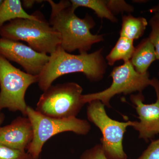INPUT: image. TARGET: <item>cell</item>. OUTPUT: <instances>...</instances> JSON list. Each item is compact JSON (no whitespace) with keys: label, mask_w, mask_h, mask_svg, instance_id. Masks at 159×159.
I'll return each instance as SVG.
<instances>
[{"label":"cell","mask_w":159,"mask_h":159,"mask_svg":"<svg viewBox=\"0 0 159 159\" xmlns=\"http://www.w3.org/2000/svg\"><path fill=\"white\" fill-rule=\"evenodd\" d=\"M51 6L50 25L61 36V47L68 53L75 51L88 53L94 44L102 41L103 35L93 34L90 30L95 25L90 16L80 18L75 14L70 1L55 3L47 1Z\"/></svg>","instance_id":"1"},{"label":"cell","mask_w":159,"mask_h":159,"mask_svg":"<svg viewBox=\"0 0 159 159\" xmlns=\"http://www.w3.org/2000/svg\"><path fill=\"white\" fill-rule=\"evenodd\" d=\"M102 53L99 50L90 54H72L59 46L50 54L48 61L38 76L39 89L45 92L58 77L72 73H82L92 82L101 80L107 70V62Z\"/></svg>","instance_id":"2"},{"label":"cell","mask_w":159,"mask_h":159,"mask_svg":"<svg viewBox=\"0 0 159 159\" xmlns=\"http://www.w3.org/2000/svg\"><path fill=\"white\" fill-rule=\"evenodd\" d=\"M2 38L23 41L39 53H53L61 45V36L45 20L16 19L0 28Z\"/></svg>","instance_id":"3"},{"label":"cell","mask_w":159,"mask_h":159,"mask_svg":"<svg viewBox=\"0 0 159 159\" xmlns=\"http://www.w3.org/2000/svg\"><path fill=\"white\" fill-rule=\"evenodd\" d=\"M27 117L32 125L33 138L27 149L33 159H39L45 143L51 137L65 132H72L85 135L91 130V125L86 120L77 117L66 119L47 116L28 106Z\"/></svg>","instance_id":"4"},{"label":"cell","mask_w":159,"mask_h":159,"mask_svg":"<svg viewBox=\"0 0 159 159\" xmlns=\"http://www.w3.org/2000/svg\"><path fill=\"white\" fill-rule=\"evenodd\" d=\"M82 87L75 82L51 85L40 97L35 110L47 116L66 119L76 117L83 106Z\"/></svg>","instance_id":"5"},{"label":"cell","mask_w":159,"mask_h":159,"mask_svg":"<svg viewBox=\"0 0 159 159\" xmlns=\"http://www.w3.org/2000/svg\"><path fill=\"white\" fill-rule=\"evenodd\" d=\"M38 80V76L16 68L0 55V112L7 109L12 112L18 111L27 116L26 92Z\"/></svg>","instance_id":"6"},{"label":"cell","mask_w":159,"mask_h":159,"mask_svg":"<svg viewBox=\"0 0 159 159\" xmlns=\"http://www.w3.org/2000/svg\"><path fill=\"white\" fill-rule=\"evenodd\" d=\"M87 114L90 122L101 131V145L108 159H128L123 149V139L126 129L134 121L119 122L111 119L106 111L105 106L99 100L89 102Z\"/></svg>","instance_id":"7"},{"label":"cell","mask_w":159,"mask_h":159,"mask_svg":"<svg viewBox=\"0 0 159 159\" xmlns=\"http://www.w3.org/2000/svg\"><path fill=\"white\" fill-rule=\"evenodd\" d=\"M110 76L112 82L108 88L98 93L83 95V101L85 104L98 100L109 108L111 99L116 95H128L136 92L142 93L148 86L155 89L159 85L157 80L150 79L148 72L141 74L137 72L130 61L114 68Z\"/></svg>","instance_id":"8"},{"label":"cell","mask_w":159,"mask_h":159,"mask_svg":"<svg viewBox=\"0 0 159 159\" xmlns=\"http://www.w3.org/2000/svg\"><path fill=\"white\" fill-rule=\"evenodd\" d=\"M0 55L17 63L26 73L38 76L48 63V54L39 53L18 41L0 38Z\"/></svg>","instance_id":"9"},{"label":"cell","mask_w":159,"mask_h":159,"mask_svg":"<svg viewBox=\"0 0 159 159\" xmlns=\"http://www.w3.org/2000/svg\"><path fill=\"white\" fill-rule=\"evenodd\" d=\"M154 89L157 100L151 104L143 102L144 97L142 93L131 96L139 119V121H134L132 127L139 132V139L146 142L159 134V86Z\"/></svg>","instance_id":"10"},{"label":"cell","mask_w":159,"mask_h":159,"mask_svg":"<svg viewBox=\"0 0 159 159\" xmlns=\"http://www.w3.org/2000/svg\"><path fill=\"white\" fill-rule=\"evenodd\" d=\"M33 138V130L27 116H19L9 124L0 127V144L26 151Z\"/></svg>","instance_id":"11"},{"label":"cell","mask_w":159,"mask_h":159,"mask_svg":"<svg viewBox=\"0 0 159 159\" xmlns=\"http://www.w3.org/2000/svg\"><path fill=\"white\" fill-rule=\"evenodd\" d=\"M157 59L155 50L149 39H145L137 46L130 61L134 68L141 74L147 73L151 64Z\"/></svg>","instance_id":"12"},{"label":"cell","mask_w":159,"mask_h":159,"mask_svg":"<svg viewBox=\"0 0 159 159\" xmlns=\"http://www.w3.org/2000/svg\"><path fill=\"white\" fill-rule=\"evenodd\" d=\"M39 17L36 15L27 13L19 0H5L0 6V28L8 21L16 19L37 20Z\"/></svg>","instance_id":"13"},{"label":"cell","mask_w":159,"mask_h":159,"mask_svg":"<svg viewBox=\"0 0 159 159\" xmlns=\"http://www.w3.org/2000/svg\"><path fill=\"white\" fill-rule=\"evenodd\" d=\"M148 22L144 18L124 16H122L120 37L133 41L138 39L144 34Z\"/></svg>","instance_id":"14"},{"label":"cell","mask_w":159,"mask_h":159,"mask_svg":"<svg viewBox=\"0 0 159 159\" xmlns=\"http://www.w3.org/2000/svg\"><path fill=\"white\" fill-rule=\"evenodd\" d=\"M134 41L125 38L120 37L115 47L106 57L107 64L113 66L117 61L122 60L124 63L130 60L135 48Z\"/></svg>","instance_id":"15"},{"label":"cell","mask_w":159,"mask_h":159,"mask_svg":"<svg viewBox=\"0 0 159 159\" xmlns=\"http://www.w3.org/2000/svg\"><path fill=\"white\" fill-rule=\"evenodd\" d=\"M72 9L76 10L79 7H86L95 11L97 16L106 18L112 22L117 21L116 17L107 6V1L103 0H71Z\"/></svg>","instance_id":"16"},{"label":"cell","mask_w":159,"mask_h":159,"mask_svg":"<svg viewBox=\"0 0 159 159\" xmlns=\"http://www.w3.org/2000/svg\"><path fill=\"white\" fill-rule=\"evenodd\" d=\"M0 159H33L27 151L9 148L0 144Z\"/></svg>","instance_id":"17"},{"label":"cell","mask_w":159,"mask_h":159,"mask_svg":"<svg viewBox=\"0 0 159 159\" xmlns=\"http://www.w3.org/2000/svg\"><path fill=\"white\" fill-rule=\"evenodd\" d=\"M152 31L148 38L155 50L157 59L159 60V13L156 14L151 20Z\"/></svg>","instance_id":"18"},{"label":"cell","mask_w":159,"mask_h":159,"mask_svg":"<svg viewBox=\"0 0 159 159\" xmlns=\"http://www.w3.org/2000/svg\"><path fill=\"white\" fill-rule=\"evenodd\" d=\"M80 159H108L106 156L101 144H97L84 151L80 155Z\"/></svg>","instance_id":"19"},{"label":"cell","mask_w":159,"mask_h":159,"mask_svg":"<svg viewBox=\"0 0 159 159\" xmlns=\"http://www.w3.org/2000/svg\"><path fill=\"white\" fill-rule=\"evenodd\" d=\"M136 159H159V139L152 141L146 149Z\"/></svg>","instance_id":"20"},{"label":"cell","mask_w":159,"mask_h":159,"mask_svg":"<svg viewBox=\"0 0 159 159\" xmlns=\"http://www.w3.org/2000/svg\"><path fill=\"white\" fill-rule=\"evenodd\" d=\"M107 6L113 13L115 12L128 11L130 12L134 10L131 6L124 1H107Z\"/></svg>","instance_id":"21"},{"label":"cell","mask_w":159,"mask_h":159,"mask_svg":"<svg viewBox=\"0 0 159 159\" xmlns=\"http://www.w3.org/2000/svg\"><path fill=\"white\" fill-rule=\"evenodd\" d=\"M43 2V1H35V0H24L22 1V5L25 8H31L36 3H41Z\"/></svg>","instance_id":"22"},{"label":"cell","mask_w":159,"mask_h":159,"mask_svg":"<svg viewBox=\"0 0 159 159\" xmlns=\"http://www.w3.org/2000/svg\"><path fill=\"white\" fill-rule=\"evenodd\" d=\"M5 115L4 114L2 113V112H0V127L2 125V123H3V121H4L5 119Z\"/></svg>","instance_id":"23"},{"label":"cell","mask_w":159,"mask_h":159,"mask_svg":"<svg viewBox=\"0 0 159 159\" xmlns=\"http://www.w3.org/2000/svg\"><path fill=\"white\" fill-rule=\"evenodd\" d=\"M3 1L2 0H0V6H1V4L2 3Z\"/></svg>","instance_id":"24"},{"label":"cell","mask_w":159,"mask_h":159,"mask_svg":"<svg viewBox=\"0 0 159 159\" xmlns=\"http://www.w3.org/2000/svg\"><path fill=\"white\" fill-rule=\"evenodd\" d=\"M158 12V13H159V12Z\"/></svg>","instance_id":"25"}]
</instances>
